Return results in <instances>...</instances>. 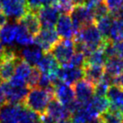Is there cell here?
I'll return each instance as SVG.
<instances>
[{
  "label": "cell",
  "mask_w": 123,
  "mask_h": 123,
  "mask_svg": "<svg viewBox=\"0 0 123 123\" xmlns=\"http://www.w3.org/2000/svg\"><path fill=\"white\" fill-rule=\"evenodd\" d=\"M53 98L54 94L52 90L35 87L29 89L27 96L23 103L26 107L40 116L46 113L49 102Z\"/></svg>",
  "instance_id": "6da1fadb"
},
{
  "label": "cell",
  "mask_w": 123,
  "mask_h": 123,
  "mask_svg": "<svg viewBox=\"0 0 123 123\" xmlns=\"http://www.w3.org/2000/svg\"><path fill=\"white\" fill-rule=\"evenodd\" d=\"M71 122L72 123H87V120L84 118L81 113L77 112L71 116Z\"/></svg>",
  "instance_id": "e575fe53"
},
{
  "label": "cell",
  "mask_w": 123,
  "mask_h": 123,
  "mask_svg": "<svg viewBox=\"0 0 123 123\" xmlns=\"http://www.w3.org/2000/svg\"><path fill=\"white\" fill-rule=\"evenodd\" d=\"M41 71L36 66L31 68V72L27 79V85L29 86V88L37 87L40 78H41Z\"/></svg>",
  "instance_id": "4dcf8cb0"
},
{
  "label": "cell",
  "mask_w": 123,
  "mask_h": 123,
  "mask_svg": "<svg viewBox=\"0 0 123 123\" xmlns=\"http://www.w3.org/2000/svg\"><path fill=\"white\" fill-rule=\"evenodd\" d=\"M57 77L62 82L73 85L79 80L84 78V72L83 68H77L68 66L67 64L59 68L57 71Z\"/></svg>",
  "instance_id": "9c48e42d"
},
{
  "label": "cell",
  "mask_w": 123,
  "mask_h": 123,
  "mask_svg": "<svg viewBox=\"0 0 123 123\" xmlns=\"http://www.w3.org/2000/svg\"><path fill=\"white\" fill-rule=\"evenodd\" d=\"M84 72V78L95 85L101 80L105 74L104 66L98 65H84L83 67Z\"/></svg>",
  "instance_id": "d6986e66"
},
{
  "label": "cell",
  "mask_w": 123,
  "mask_h": 123,
  "mask_svg": "<svg viewBox=\"0 0 123 123\" xmlns=\"http://www.w3.org/2000/svg\"><path fill=\"white\" fill-rule=\"evenodd\" d=\"M46 113L56 121L68 120L71 117V114L65 105L53 98L49 102Z\"/></svg>",
  "instance_id": "5bb4252c"
},
{
  "label": "cell",
  "mask_w": 123,
  "mask_h": 123,
  "mask_svg": "<svg viewBox=\"0 0 123 123\" xmlns=\"http://www.w3.org/2000/svg\"><path fill=\"white\" fill-rule=\"evenodd\" d=\"M104 40L95 24L83 26L74 36V41H79L84 44L90 53L100 47Z\"/></svg>",
  "instance_id": "7a4b0ae2"
},
{
  "label": "cell",
  "mask_w": 123,
  "mask_h": 123,
  "mask_svg": "<svg viewBox=\"0 0 123 123\" xmlns=\"http://www.w3.org/2000/svg\"><path fill=\"white\" fill-rule=\"evenodd\" d=\"M35 123H41V122H40V121H39V120H38V121H36V122H35Z\"/></svg>",
  "instance_id": "f6af8a7d"
},
{
  "label": "cell",
  "mask_w": 123,
  "mask_h": 123,
  "mask_svg": "<svg viewBox=\"0 0 123 123\" xmlns=\"http://www.w3.org/2000/svg\"><path fill=\"white\" fill-rule=\"evenodd\" d=\"M99 116L103 123H121L123 121V113L112 105Z\"/></svg>",
  "instance_id": "cb8c5ba5"
},
{
  "label": "cell",
  "mask_w": 123,
  "mask_h": 123,
  "mask_svg": "<svg viewBox=\"0 0 123 123\" xmlns=\"http://www.w3.org/2000/svg\"><path fill=\"white\" fill-rule=\"evenodd\" d=\"M87 123H103L102 121L100 119V116H97V117H94V118H92L90 119L89 121H87Z\"/></svg>",
  "instance_id": "b9f144b4"
},
{
  "label": "cell",
  "mask_w": 123,
  "mask_h": 123,
  "mask_svg": "<svg viewBox=\"0 0 123 123\" xmlns=\"http://www.w3.org/2000/svg\"><path fill=\"white\" fill-rule=\"evenodd\" d=\"M104 2L109 9L110 14L114 18L123 14L121 11L123 7V0H104Z\"/></svg>",
  "instance_id": "83f0119b"
},
{
  "label": "cell",
  "mask_w": 123,
  "mask_h": 123,
  "mask_svg": "<svg viewBox=\"0 0 123 123\" xmlns=\"http://www.w3.org/2000/svg\"><path fill=\"white\" fill-rule=\"evenodd\" d=\"M106 58L105 55L104 53L102 48V45L100 47L93 51L88 56H86L85 64L84 65H98V66H104L105 63Z\"/></svg>",
  "instance_id": "d4e9b609"
},
{
  "label": "cell",
  "mask_w": 123,
  "mask_h": 123,
  "mask_svg": "<svg viewBox=\"0 0 123 123\" xmlns=\"http://www.w3.org/2000/svg\"><path fill=\"white\" fill-rule=\"evenodd\" d=\"M113 84H116V85L119 86L120 88H121L123 89V72L119 76L115 78Z\"/></svg>",
  "instance_id": "74e56055"
},
{
  "label": "cell",
  "mask_w": 123,
  "mask_h": 123,
  "mask_svg": "<svg viewBox=\"0 0 123 123\" xmlns=\"http://www.w3.org/2000/svg\"><path fill=\"white\" fill-rule=\"evenodd\" d=\"M31 66L29 63H27L25 61L19 58L18 60L17 63L15 66V70H14V75L25 79L27 83V79L30 74L31 72Z\"/></svg>",
  "instance_id": "4316f807"
},
{
  "label": "cell",
  "mask_w": 123,
  "mask_h": 123,
  "mask_svg": "<svg viewBox=\"0 0 123 123\" xmlns=\"http://www.w3.org/2000/svg\"><path fill=\"white\" fill-rule=\"evenodd\" d=\"M16 31H17V23L5 24L0 27V43L7 47H13L15 44Z\"/></svg>",
  "instance_id": "e0dca14e"
},
{
  "label": "cell",
  "mask_w": 123,
  "mask_h": 123,
  "mask_svg": "<svg viewBox=\"0 0 123 123\" xmlns=\"http://www.w3.org/2000/svg\"><path fill=\"white\" fill-rule=\"evenodd\" d=\"M121 123H123V121H121Z\"/></svg>",
  "instance_id": "681fc988"
},
{
  "label": "cell",
  "mask_w": 123,
  "mask_h": 123,
  "mask_svg": "<svg viewBox=\"0 0 123 123\" xmlns=\"http://www.w3.org/2000/svg\"><path fill=\"white\" fill-rule=\"evenodd\" d=\"M105 74L116 78L123 72L122 61L119 57H111L106 60L104 66Z\"/></svg>",
  "instance_id": "ffe728a7"
},
{
  "label": "cell",
  "mask_w": 123,
  "mask_h": 123,
  "mask_svg": "<svg viewBox=\"0 0 123 123\" xmlns=\"http://www.w3.org/2000/svg\"><path fill=\"white\" fill-rule=\"evenodd\" d=\"M121 11H122V13H123V7H122V9H121Z\"/></svg>",
  "instance_id": "c3c4849f"
},
{
  "label": "cell",
  "mask_w": 123,
  "mask_h": 123,
  "mask_svg": "<svg viewBox=\"0 0 123 123\" xmlns=\"http://www.w3.org/2000/svg\"><path fill=\"white\" fill-rule=\"evenodd\" d=\"M58 41L59 36L54 28H42L34 37V44L44 52H49Z\"/></svg>",
  "instance_id": "8992f818"
},
{
  "label": "cell",
  "mask_w": 123,
  "mask_h": 123,
  "mask_svg": "<svg viewBox=\"0 0 123 123\" xmlns=\"http://www.w3.org/2000/svg\"><path fill=\"white\" fill-rule=\"evenodd\" d=\"M15 43L22 46H27L34 44V36L27 31L24 25L19 22H17Z\"/></svg>",
  "instance_id": "44dd1931"
},
{
  "label": "cell",
  "mask_w": 123,
  "mask_h": 123,
  "mask_svg": "<svg viewBox=\"0 0 123 123\" xmlns=\"http://www.w3.org/2000/svg\"><path fill=\"white\" fill-rule=\"evenodd\" d=\"M22 105L6 102L0 106V123H19Z\"/></svg>",
  "instance_id": "7c38bea8"
},
{
  "label": "cell",
  "mask_w": 123,
  "mask_h": 123,
  "mask_svg": "<svg viewBox=\"0 0 123 123\" xmlns=\"http://www.w3.org/2000/svg\"><path fill=\"white\" fill-rule=\"evenodd\" d=\"M36 13L41 28H54L60 16L56 6H43Z\"/></svg>",
  "instance_id": "ba28073f"
},
{
  "label": "cell",
  "mask_w": 123,
  "mask_h": 123,
  "mask_svg": "<svg viewBox=\"0 0 123 123\" xmlns=\"http://www.w3.org/2000/svg\"><path fill=\"white\" fill-rule=\"evenodd\" d=\"M4 103H6V99L4 89H3V83H1V80H0V106L3 105Z\"/></svg>",
  "instance_id": "f35d334b"
},
{
  "label": "cell",
  "mask_w": 123,
  "mask_h": 123,
  "mask_svg": "<svg viewBox=\"0 0 123 123\" xmlns=\"http://www.w3.org/2000/svg\"><path fill=\"white\" fill-rule=\"evenodd\" d=\"M109 39L112 41H123V14L114 18L110 31Z\"/></svg>",
  "instance_id": "7402d4cb"
},
{
  "label": "cell",
  "mask_w": 123,
  "mask_h": 123,
  "mask_svg": "<svg viewBox=\"0 0 123 123\" xmlns=\"http://www.w3.org/2000/svg\"><path fill=\"white\" fill-rule=\"evenodd\" d=\"M39 121L41 123H56V121H55L53 118H51L50 116H48L46 113L40 115Z\"/></svg>",
  "instance_id": "d590c367"
},
{
  "label": "cell",
  "mask_w": 123,
  "mask_h": 123,
  "mask_svg": "<svg viewBox=\"0 0 123 123\" xmlns=\"http://www.w3.org/2000/svg\"><path fill=\"white\" fill-rule=\"evenodd\" d=\"M56 6L61 14H70L74 8L73 0H58Z\"/></svg>",
  "instance_id": "f546056e"
},
{
  "label": "cell",
  "mask_w": 123,
  "mask_h": 123,
  "mask_svg": "<svg viewBox=\"0 0 123 123\" xmlns=\"http://www.w3.org/2000/svg\"><path fill=\"white\" fill-rule=\"evenodd\" d=\"M56 31L58 36L62 39H72L74 38L75 31L73 25L70 14H62L56 24Z\"/></svg>",
  "instance_id": "4fadbf2b"
},
{
  "label": "cell",
  "mask_w": 123,
  "mask_h": 123,
  "mask_svg": "<svg viewBox=\"0 0 123 123\" xmlns=\"http://www.w3.org/2000/svg\"><path fill=\"white\" fill-rule=\"evenodd\" d=\"M18 22L24 25L34 37L41 30V26L37 15H36V13L32 12V11L28 10L27 13Z\"/></svg>",
  "instance_id": "ac0fdd59"
},
{
  "label": "cell",
  "mask_w": 123,
  "mask_h": 123,
  "mask_svg": "<svg viewBox=\"0 0 123 123\" xmlns=\"http://www.w3.org/2000/svg\"><path fill=\"white\" fill-rule=\"evenodd\" d=\"M35 45V44H34ZM43 52L44 51L35 45L34 46L32 45L25 46L19 51V56H20L21 59L25 61L27 63H29L31 66H36L39 61L43 56Z\"/></svg>",
  "instance_id": "9a60e30c"
},
{
  "label": "cell",
  "mask_w": 123,
  "mask_h": 123,
  "mask_svg": "<svg viewBox=\"0 0 123 123\" xmlns=\"http://www.w3.org/2000/svg\"><path fill=\"white\" fill-rule=\"evenodd\" d=\"M121 61H122V65H123V59H121Z\"/></svg>",
  "instance_id": "7dc6e473"
},
{
  "label": "cell",
  "mask_w": 123,
  "mask_h": 123,
  "mask_svg": "<svg viewBox=\"0 0 123 123\" xmlns=\"http://www.w3.org/2000/svg\"><path fill=\"white\" fill-rule=\"evenodd\" d=\"M8 23V17L4 14V13L0 12V27H2L5 24Z\"/></svg>",
  "instance_id": "ab89813d"
},
{
  "label": "cell",
  "mask_w": 123,
  "mask_h": 123,
  "mask_svg": "<svg viewBox=\"0 0 123 123\" xmlns=\"http://www.w3.org/2000/svg\"><path fill=\"white\" fill-rule=\"evenodd\" d=\"M58 0H45L44 6H56Z\"/></svg>",
  "instance_id": "60d3db41"
},
{
  "label": "cell",
  "mask_w": 123,
  "mask_h": 123,
  "mask_svg": "<svg viewBox=\"0 0 123 123\" xmlns=\"http://www.w3.org/2000/svg\"><path fill=\"white\" fill-rule=\"evenodd\" d=\"M70 17L72 19L75 34L83 26L94 24L95 22V17L93 10L84 4L74 6L73 11L70 13Z\"/></svg>",
  "instance_id": "277c9868"
},
{
  "label": "cell",
  "mask_w": 123,
  "mask_h": 123,
  "mask_svg": "<svg viewBox=\"0 0 123 123\" xmlns=\"http://www.w3.org/2000/svg\"><path fill=\"white\" fill-rule=\"evenodd\" d=\"M2 11V4H1V1H0V12Z\"/></svg>",
  "instance_id": "ee69618b"
},
{
  "label": "cell",
  "mask_w": 123,
  "mask_h": 123,
  "mask_svg": "<svg viewBox=\"0 0 123 123\" xmlns=\"http://www.w3.org/2000/svg\"><path fill=\"white\" fill-rule=\"evenodd\" d=\"M85 59L86 56L84 53L79 52V51H76L69 62L68 63H66L68 66H72V67H77V68H83L85 64Z\"/></svg>",
  "instance_id": "f1b7e54d"
},
{
  "label": "cell",
  "mask_w": 123,
  "mask_h": 123,
  "mask_svg": "<svg viewBox=\"0 0 123 123\" xmlns=\"http://www.w3.org/2000/svg\"><path fill=\"white\" fill-rule=\"evenodd\" d=\"M3 89L6 102L19 104L25 101L30 88L28 85H14L9 81H6L3 83Z\"/></svg>",
  "instance_id": "5b68a950"
},
{
  "label": "cell",
  "mask_w": 123,
  "mask_h": 123,
  "mask_svg": "<svg viewBox=\"0 0 123 123\" xmlns=\"http://www.w3.org/2000/svg\"><path fill=\"white\" fill-rule=\"evenodd\" d=\"M113 19H114V17L111 14H109L107 15L104 16V17H101L99 19H96L95 22H94L98 31H99V33L104 39H109V34Z\"/></svg>",
  "instance_id": "603a6c76"
},
{
  "label": "cell",
  "mask_w": 123,
  "mask_h": 123,
  "mask_svg": "<svg viewBox=\"0 0 123 123\" xmlns=\"http://www.w3.org/2000/svg\"><path fill=\"white\" fill-rule=\"evenodd\" d=\"M113 47H114L116 57L123 59V41H113Z\"/></svg>",
  "instance_id": "836d02e7"
},
{
  "label": "cell",
  "mask_w": 123,
  "mask_h": 123,
  "mask_svg": "<svg viewBox=\"0 0 123 123\" xmlns=\"http://www.w3.org/2000/svg\"><path fill=\"white\" fill-rule=\"evenodd\" d=\"M36 67L41 71V74H57L60 66L56 58L49 51V52H45Z\"/></svg>",
  "instance_id": "2e32d148"
},
{
  "label": "cell",
  "mask_w": 123,
  "mask_h": 123,
  "mask_svg": "<svg viewBox=\"0 0 123 123\" xmlns=\"http://www.w3.org/2000/svg\"><path fill=\"white\" fill-rule=\"evenodd\" d=\"M101 0H84V5H85L86 7H88L90 9H94V7L100 2Z\"/></svg>",
  "instance_id": "8d00e7d4"
},
{
  "label": "cell",
  "mask_w": 123,
  "mask_h": 123,
  "mask_svg": "<svg viewBox=\"0 0 123 123\" xmlns=\"http://www.w3.org/2000/svg\"><path fill=\"white\" fill-rule=\"evenodd\" d=\"M89 102H90L91 105L93 106V108L99 114H102V113L105 112L106 111H108L110 105H111V102L107 97L95 95V94H94V96L91 98Z\"/></svg>",
  "instance_id": "484cf974"
},
{
  "label": "cell",
  "mask_w": 123,
  "mask_h": 123,
  "mask_svg": "<svg viewBox=\"0 0 123 123\" xmlns=\"http://www.w3.org/2000/svg\"><path fill=\"white\" fill-rule=\"evenodd\" d=\"M73 3H74V6L83 5L84 3V0H73Z\"/></svg>",
  "instance_id": "7bdbcfd3"
},
{
  "label": "cell",
  "mask_w": 123,
  "mask_h": 123,
  "mask_svg": "<svg viewBox=\"0 0 123 123\" xmlns=\"http://www.w3.org/2000/svg\"><path fill=\"white\" fill-rule=\"evenodd\" d=\"M25 4L28 10L36 13L38 9L44 6L45 0H26Z\"/></svg>",
  "instance_id": "d6a6232c"
},
{
  "label": "cell",
  "mask_w": 123,
  "mask_h": 123,
  "mask_svg": "<svg viewBox=\"0 0 123 123\" xmlns=\"http://www.w3.org/2000/svg\"><path fill=\"white\" fill-rule=\"evenodd\" d=\"M94 84L86 79H82L74 84L75 98L81 103H86L94 94Z\"/></svg>",
  "instance_id": "8fae6325"
},
{
  "label": "cell",
  "mask_w": 123,
  "mask_h": 123,
  "mask_svg": "<svg viewBox=\"0 0 123 123\" xmlns=\"http://www.w3.org/2000/svg\"><path fill=\"white\" fill-rule=\"evenodd\" d=\"M50 52L56 58L58 63L64 65L68 62L75 52L74 41H73L72 39L59 40L52 46Z\"/></svg>",
  "instance_id": "3957f363"
},
{
  "label": "cell",
  "mask_w": 123,
  "mask_h": 123,
  "mask_svg": "<svg viewBox=\"0 0 123 123\" xmlns=\"http://www.w3.org/2000/svg\"><path fill=\"white\" fill-rule=\"evenodd\" d=\"M21 1H23V2H25V1H26V0H21Z\"/></svg>",
  "instance_id": "bcb514c9"
},
{
  "label": "cell",
  "mask_w": 123,
  "mask_h": 123,
  "mask_svg": "<svg viewBox=\"0 0 123 123\" xmlns=\"http://www.w3.org/2000/svg\"><path fill=\"white\" fill-rule=\"evenodd\" d=\"M93 12H94V17H95V20L110 14V11L107 6L105 4L104 0H101L100 2L94 7V9H93Z\"/></svg>",
  "instance_id": "1f68e13d"
},
{
  "label": "cell",
  "mask_w": 123,
  "mask_h": 123,
  "mask_svg": "<svg viewBox=\"0 0 123 123\" xmlns=\"http://www.w3.org/2000/svg\"><path fill=\"white\" fill-rule=\"evenodd\" d=\"M2 9L7 17L19 21L27 13L26 4L21 0H0Z\"/></svg>",
  "instance_id": "52a82bcc"
},
{
  "label": "cell",
  "mask_w": 123,
  "mask_h": 123,
  "mask_svg": "<svg viewBox=\"0 0 123 123\" xmlns=\"http://www.w3.org/2000/svg\"><path fill=\"white\" fill-rule=\"evenodd\" d=\"M53 93L55 99L65 106H68L76 99L75 93L72 85L65 84L62 81L57 82L53 86Z\"/></svg>",
  "instance_id": "30bf717a"
}]
</instances>
